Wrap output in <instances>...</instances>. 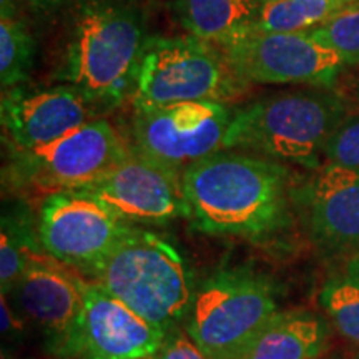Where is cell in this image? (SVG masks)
<instances>
[{
    "instance_id": "1",
    "label": "cell",
    "mask_w": 359,
    "mask_h": 359,
    "mask_svg": "<svg viewBox=\"0 0 359 359\" xmlns=\"http://www.w3.org/2000/svg\"><path fill=\"white\" fill-rule=\"evenodd\" d=\"M195 230L213 236L275 243L294 224L288 165L241 150H219L182 173Z\"/></svg>"
},
{
    "instance_id": "2",
    "label": "cell",
    "mask_w": 359,
    "mask_h": 359,
    "mask_svg": "<svg viewBox=\"0 0 359 359\" xmlns=\"http://www.w3.org/2000/svg\"><path fill=\"white\" fill-rule=\"evenodd\" d=\"M60 12L52 80L74 85L100 115L116 109L150 39L145 0H69Z\"/></svg>"
},
{
    "instance_id": "3",
    "label": "cell",
    "mask_w": 359,
    "mask_h": 359,
    "mask_svg": "<svg viewBox=\"0 0 359 359\" xmlns=\"http://www.w3.org/2000/svg\"><path fill=\"white\" fill-rule=\"evenodd\" d=\"M351 103L334 87H303L269 93L235 109L223 150H241L316 170Z\"/></svg>"
},
{
    "instance_id": "4",
    "label": "cell",
    "mask_w": 359,
    "mask_h": 359,
    "mask_svg": "<svg viewBox=\"0 0 359 359\" xmlns=\"http://www.w3.org/2000/svg\"><path fill=\"white\" fill-rule=\"evenodd\" d=\"M85 280L165 331L188 316L196 290L180 251L163 236L132 224Z\"/></svg>"
},
{
    "instance_id": "5",
    "label": "cell",
    "mask_w": 359,
    "mask_h": 359,
    "mask_svg": "<svg viewBox=\"0 0 359 359\" xmlns=\"http://www.w3.org/2000/svg\"><path fill=\"white\" fill-rule=\"evenodd\" d=\"M250 87L219 45L190 34L156 35L143 48L130 103L133 110L187 102L231 105Z\"/></svg>"
},
{
    "instance_id": "6",
    "label": "cell",
    "mask_w": 359,
    "mask_h": 359,
    "mask_svg": "<svg viewBox=\"0 0 359 359\" xmlns=\"http://www.w3.org/2000/svg\"><path fill=\"white\" fill-rule=\"evenodd\" d=\"M132 151L128 138L105 118H95L47 145L7 151L2 185L27 201L58 191L83 190L100 180Z\"/></svg>"
},
{
    "instance_id": "7",
    "label": "cell",
    "mask_w": 359,
    "mask_h": 359,
    "mask_svg": "<svg viewBox=\"0 0 359 359\" xmlns=\"http://www.w3.org/2000/svg\"><path fill=\"white\" fill-rule=\"evenodd\" d=\"M278 313L269 278L248 266L224 268L195 290L185 330L210 359H231Z\"/></svg>"
},
{
    "instance_id": "8",
    "label": "cell",
    "mask_w": 359,
    "mask_h": 359,
    "mask_svg": "<svg viewBox=\"0 0 359 359\" xmlns=\"http://www.w3.org/2000/svg\"><path fill=\"white\" fill-rule=\"evenodd\" d=\"M235 109L219 102H187L133 110L128 143L137 154L183 173L223 150Z\"/></svg>"
},
{
    "instance_id": "9",
    "label": "cell",
    "mask_w": 359,
    "mask_h": 359,
    "mask_svg": "<svg viewBox=\"0 0 359 359\" xmlns=\"http://www.w3.org/2000/svg\"><path fill=\"white\" fill-rule=\"evenodd\" d=\"M132 223L85 190L58 191L39 201L37 230L45 253L88 278Z\"/></svg>"
},
{
    "instance_id": "10",
    "label": "cell",
    "mask_w": 359,
    "mask_h": 359,
    "mask_svg": "<svg viewBox=\"0 0 359 359\" xmlns=\"http://www.w3.org/2000/svg\"><path fill=\"white\" fill-rule=\"evenodd\" d=\"M296 219L331 263L359 258V172L323 163L293 187Z\"/></svg>"
},
{
    "instance_id": "11",
    "label": "cell",
    "mask_w": 359,
    "mask_h": 359,
    "mask_svg": "<svg viewBox=\"0 0 359 359\" xmlns=\"http://www.w3.org/2000/svg\"><path fill=\"white\" fill-rule=\"evenodd\" d=\"M222 48L250 83L334 87L348 69L343 57L306 32H250Z\"/></svg>"
},
{
    "instance_id": "12",
    "label": "cell",
    "mask_w": 359,
    "mask_h": 359,
    "mask_svg": "<svg viewBox=\"0 0 359 359\" xmlns=\"http://www.w3.org/2000/svg\"><path fill=\"white\" fill-rule=\"evenodd\" d=\"M82 278L45 255L30 259L11 293L19 313L40 330L47 353L57 359H77L83 318Z\"/></svg>"
},
{
    "instance_id": "13",
    "label": "cell",
    "mask_w": 359,
    "mask_h": 359,
    "mask_svg": "<svg viewBox=\"0 0 359 359\" xmlns=\"http://www.w3.org/2000/svg\"><path fill=\"white\" fill-rule=\"evenodd\" d=\"M127 223L167 224L190 219L182 173L133 150L115 168L83 188Z\"/></svg>"
},
{
    "instance_id": "14",
    "label": "cell",
    "mask_w": 359,
    "mask_h": 359,
    "mask_svg": "<svg viewBox=\"0 0 359 359\" xmlns=\"http://www.w3.org/2000/svg\"><path fill=\"white\" fill-rule=\"evenodd\" d=\"M95 118H100V114L74 85L32 87L22 83L2 92L0 122L7 151L47 145Z\"/></svg>"
},
{
    "instance_id": "15",
    "label": "cell",
    "mask_w": 359,
    "mask_h": 359,
    "mask_svg": "<svg viewBox=\"0 0 359 359\" xmlns=\"http://www.w3.org/2000/svg\"><path fill=\"white\" fill-rule=\"evenodd\" d=\"M83 318L77 359L154 356L167 331L145 320L95 283L82 278Z\"/></svg>"
},
{
    "instance_id": "16",
    "label": "cell",
    "mask_w": 359,
    "mask_h": 359,
    "mask_svg": "<svg viewBox=\"0 0 359 359\" xmlns=\"http://www.w3.org/2000/svg\"><path fill=\"white\" fill-rule=\"evenodd\" d=\"M330 327L311 311H280L231 359H320Z\"/></svg>"
},
{
    "instance_id": "17",
    "label": "cell",
    "mask_w": 359,
    "mask_h": 359,
    "mask_svg": "<svg viewBox=\"0 0 359 359\" xmlns=\"http://www.w3.org/2000/svg\"><path fill=\"white\" fill-rule=\"evenodd\" d=\"M263 0H172V13L187 34L219 47L253 32Z\"/></svg>"
},
{
    "instance_id": "18",
    "label": "cell",
    "mask_w": 359,
    "mask_h": 359,
    "mask_svg": "<svg viewBox=\"0 0 359 359\" xmlns=\"http://www.w3.org/2000/svg\"><path fill=\"white\" fill-rule=\"evenodd\" d=\"M37 230V215L30 201L15 198L4 206L2 230H0V286L2 294H11L30 259L43 257Z\"/></svg>"
},
{
    "instance_id": "19",
    "label": "cell",
    "mask_w": 359,
    "mask_h": 359,
    "mask_svg": "<svg viewBox=\"0 0 359 359\" xmlns=\"http://www.w3.org/2000/svg\"><path fill=\"white\" fill-rule=\"evenodd\" d=\"M320 303L336 331L359 349V258L333 263L323 281Z\"/></svg>"
},
{
    "instance_id": "20",
    "label": "cell",
    "mask_w": 359,
    "mask_h": 359,
    "mask_svg": "<svg viewBox=\"0 0 359 359\" xmlns=\"http://www.w3.org/2000/svg\"><path fill=\"white\" fill-rule=\"evenodd\" d=\"M346 4L349 2H336V0H263L253 32H309V30L325 24Z\"/></svg>"
},
{
    "instance_id": "21",
    "label": "cell",
    "mask_w": 359,
    "mask_h": 359,
    "mask_svg": "<svg viewBox=\"0 0 359 359\" xmlns=\"http://www.w3.org/2000/svg\"><path fill=\"white\" fill-rule=\"evenodd\" d=\"M35 62V39L20 17L0 20V85L4 90L25 83Z\"/></svg>"
},
{
    "instance_id": "22",
    "label": "cell",
    "mask_w": 359,
    "mask_h": 359,
    "mask_svg": "<svg viewBox=\"0 0 359 359\" xmlns=\"http://www.w3.org/2000/svg\"><path fill=\"white\" fill-rule=\"evenodd\" d=\"M344 58L348 67L359 65V0H353L331 19L306 32Z\"/></svg>"
},
{
    "instance_id": "23",
    "label": "cell",
    "mask_w": 359,
    "mask_h": 359,
    "mask_svg": "<svg viewBox=\"0 0 359 359\" xmlns=\"http://www.w3.org/2000/svg\"><path fill=\"white\" fill-rule=\"evenodd\" d=\"M325 160L359 172V114L349 115L339 125L325 148Z\"/></svg>"
},
{
    "instance_id": "24",
    "label": "cell",
    "mask_w": 359,
    "mask_h": 359,
    "mask_svg": "<svg viewBox=\"0 0 359 359\" xmlns=\"http://www.w3.org/2000/svg\"><path fill=\"white\" fill-rule=\"evenodd\" d=\"M154 356L155 359H210L208 354L188 334V331L180 330V326L170 327Z\"/></svg>"
},
{
    "instance_id": "25",
    "label": "cell",
    "mask_w": 359,
    "mask_h": 359,
    "mask_svg": "<svg viewBox=\"0 0 359 359\" xmlns=\"http://www.w3.org/2000/svg\"><path fill=\"white\" fill-rule=\"evenodd\" d=\"M20 2L37 15H50V13L60 12L69 0H20Z\"/></svg>"
},
{
    "instance_id": "26",
    "label": "cell",
    "mask_w": 359,
    "mask_h": 359,
    "mask_svg": "<svg viewBox=\"0 0 359 359\" xmlns=\"http://www.w3.org/2000/svg\"><path fill=\"white\" fill-rule=\"evenodd\" d=\"M19 0H0V20H12L19 17Z\"/></svg>"
},
{
    "instance_id": "27",
    "label": "cell",
    "mask_w": 359,
    "mask_h": 359,
    "mask_svg": "<svg viewBox=\"0 0 359 359\" xmlns=\"http://www.w3.org/2000/svg\"><path fill=\"white\" fill-rule=\"evenodd\" d=\"M137 359H155V356H145V358H137Z\"/></svg>"
},
{
    "instance_id": "28",
    "label": "cell",
    "mask_w": 359,
    "mask_h": 359,
    "mask_svg": "<svg viewBox=\"0 0 359 359\" xmlns=\"http://www.w3.org/2000/svg\"><path fill=\"white\" fill-rule=\"evenodd\" d=\"M356 95H358V100H359V83H358V88H356Z\"/></svg>"
},
{
    "instance_id": "29",
    "label": "cell",
    "mask_w": 359,
    "mask_h": 359,
    "mask_svg": "<svg viewBox=\"0 0 359 359\" xmlns=\"http://www.w3.org/2000/svg\"><path fill=\"white\" fill-rule=\"evenodd\" d=\"M336 2H351V0H336Z\"/></svg>"
},
{
    "instance_id": "30",
    "label": "cell",
    "mask_w": 359,
    "mask_h": 359,
    "mask_svg": "<svg viewBox=\"0 0 359 359\" xmlns=\"http://www.w3.org/2000/svg\"><path fill=\"white\" fill-rule=\"evenodd\" d=\"M351 359H359V353H358V354H354V356H353Z\"/></svg>"
}]
</instances>
